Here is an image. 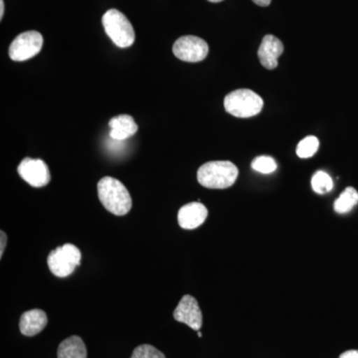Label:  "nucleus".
Returning <instances> with one entry per match:
<instances>
[{"label": "nucleus", "instance_id": "25", "mask_svg": "<svg viewBox=\"0 0 358 358\" xmlns=\"http://www.w3.org/2000/svg\"><path fill=\"white\" fill-rule=\"evenodd\" d=\"M199 338H201V336H202V334L200 333V331H199Z\"/></svg>", "mask_w": 358, "mask_h": 358}, {"label": "nucleus", "instance_id": "5", "mask_svg": "<svg viewBox=\"0 0 358 358\" xmlns=\"http://www.w3.org/2000/svg\"><path fill=\"white\" fill-rule=\"evenodd\" d=\"M81 257V252L75 245L67 243L50 252L47 264L52 274L65 278L72 274L80 265Z\"/></svg>", "mask_w": 358, "mask_h": 358}, {"label": "nucleus", "instance_id": "6", "mask_svg": "<svg viewBox=\"0 0 358 358\" xmlns=\"http://www.w3.org/2000/svg\"><path fill=\"white\" fill-rule=\"evenodd\" d=\"M43 36L37 31L21 33L9 47V57L16 62H22L33 58L41 51Z\"/></svg>", "mask_w": 358, "mask_h": 358}, {"label": "nucleus", "instance_id": "14", "mask_svg": "<svg viewBox=\"0 0 358 358\" xmlns=\"http://www.w3.org/2000/svg\"><path fill=\"white\" fill-rule=\"evenodd\" d=\"M58 358H87V348L83 339L73 336L60 343L57 352Z\"/></svg>", "mask_w": 358, "mask_h": 358}, {"label": "nucleus", "instance_id": "8", "mask_svg": "<svg viewBox=\"0 0 358 358\" xmlns=\"http://www.w3.org/2000/svg\"><path fill=\"white\" fill-rule=\"evenodd\" d=\"M18 173L33 187H43L50 182L51 173L43 160L26 157L18 166Z\"/></svg>", "mask_w": 358, "mask_h": 358}, {"label": "nucleus", "instance_id": "15", "mask_svg": "<svg viewBox=\"0 0 358 358\" xmlns=\"http://www.w3.org/2000/svg\"><path fill=\"white\" fill-rule=\"evenodd\" d=\"M358 204V192L355 188H345V192L339 195L334 202V211L338 214H345L352 211L353 207Z\"/></svg>", "mask_w": 358, "mask_h": 358}, {"label": "nucleus", "instance_id": "12", "mask_svg": "<svg viewBox=\"0 0 358 358\" xmlns=\"http://www.w3.org/2000/svg\"><path fill=\"white\" fill-rule=\"evenodd\" d=\"M48 322L46 313L39 308L27 310L21 315L20 329L25 336H34L45 329Z\"/></svg>", "mask_w": 358, "mask_h": 358}, {"label": "nucleus", "instance_id": "9", "mask_svg": "<svg viewBox=\"0 0 358 358\" xmlns=\"http://www.w3.org/2000/svg\"><path fill=\"white\" fill-rule=\"evenodd\" d=\"M173 317L197 331L201 329L203 322L199 301L190 294H185L179 301L178 307L174 310Z\"/></svg>", "mask_w": 358, "mask_h": 358}, {"label": "nucleus", "instance_id": "3", "mask_svg": "<svg viewBox=\"0 0 358 358\" xmlns=\"http://www.w3.org/2000/svg\"><path fill=\"white\" fill-rule=\"evenodd\" d=\"M263 99L249 89H239L228 94L224 99L226 112L236 117H251L260 114Z\"/></svg>", "mask_w": 358, "mask_h": 358}, {"label": "nucleus", "instance_id": "1", "mask_svg": "<svg viewBox=\"0 0 358 358\" xmlns=\"http://www.w3.org/2000/svg\"><path fill=\"white\" fill-rule=\"evenodd\" d=\"M98 195L103 206L114 215H126L133 206V200L126 186L110 176L99 181Z\"/></svg>", "mask_w": 358, "mask_h": 358}, {"label": "nucleus", "instance_id": "18", "mask_svg": "<svg viewBox=\"0 0 358 358\" xmlns=\"http://www.w3.org/2000/svg\"><path fill=\"white\" fill-rule=\"evenodd\" d=\"M252 169L258 173L270 174L277 169V164L275 159L271 157H258L253 160L251 164Z\"/></svg>", "mask_w": 358, "mask_h": 358}, {"label": "nucleus", "instance_id": "2", "mask_svg": "<svg viewBox=\"0 0 358 358\" xmlns=\"http://www.w3.org/2000/svg\"><path fill=\"white\" fill-rule=\"evenodd\" d=\"M239 171L228 160L210 162L199 167L197 180L202 186L211 189H225L234 185Z\"/></svg>", "mask_w": 358, "mask_h": 358}, {"label": "nucleus", "instance_id": "11", "mask_svg": "<svg viewBox=\"0 0 358 358\" xmlns=\"http://www.w3.org/2000/svg\"><path fill=\"white\" fill-rule=\"evenodd\" d=\"M284 52V45L281 40L273 35H266L259 47L258 57L261 64L268 70L278 67V59Z\"/></svg>", "mask_w": 358, "mask_h": 358}, {"label": "nucleus", "instance_id": "16", "mask_svg": "<svg viewBox=\"0 0 358 358\" xmlns=\"http://www.w3.org/2000/svg\"><path fill=\"white\" fill-rule=\"evenodd\" d=\"M313 192L317 194H326L334 187L333 179L324 171H317L312 178Z\"/></svg>", "mask_w": 358, "mask_h": 358}, {"label": "nucleus", "instance_id": "17", "mask_svg": "<svg viewBox=\"0 0 358 358\" xmlns=\"http://www.w3.org/2000/svg\"><path fill=\"white\" fill-rule=\"evenodd\" d=\"M320 147V141L315 136H310L303 138L296 147V155L301 159H308L315 155Z\"/></svg>", "mask_w": 358, "mask_h": 358}, {"label": "nucleus", "instance_id": "20", "mask_svg": "<svg viewBox=\"0 0 358 358\" xmlns=\"http://www.w3.org/2000/svg\"><path fill=\"white\" fill-rule=\"evenodd\" d=\"M0 241H1V244H0V258H2L7 243V236L6 233H4V231H1V232H0Z\"/></svg>", "mask_w": 358, "mask_h": 358}, {"label": "nucleus", "instance_id": "10", "mask_svg": "<svg viewBox=\"0 0 358 358\" xmlns=\"http://www.w3.org/2000/svg\"><path fill=\"white\" fill-rule=\"evenodd\" d=\"M208 215V210L200 202H192L183 205L178 211L179 226L185 230H192L204 223Z\"/></svg>", "mask_w": 358, "mask_h": 358}, {"label": "nucleus", "instance_id": "24", "mask_svg": "<svg viewBox=\"0 0 358 358\" xmlns=\"http://www.w3.org/2000/svg\"><path fill=\"white\" fill-rule=\"evenodd\" d=\"M208 1L214 2V3H216V2L223 1V0H208Z\"/></svg>", "mask_w": 358, "mask_h": 358}, {"label": "nucleus", "instance_id": "4", "mask_svg": "<svg viewBox=\"0 0 358 358\" xmlns=\"http://www.w3.org/2000/svg\"><path fill=\"white\" fill-rule=\"evenodd\" d=\"M102 22L108 36L120 48H128L134 44L136 34L133 25L124 13L110 9L103 14Z\"/></svg>", "mask_w": 358, "mask_h": 358}, {"label": "nucleus", "instance_id": "7", "mask_svg": "<svg viewBox=\"0 0 358 358\" xmlns=\"http://www.w3.org/2000/svg\"><path fill=\"white\" fill-rule=\"evenodd\" d=\"M173 54L176 57L185 62L197 63L203 61L208 55V44L203 39L196 36H183L173 44Z\"/></svg>", "mask_w": 358, "mask_h": 358}, {"label": "nucleus", "instance_id": "19", "mask_svg": "<svg viewBox=\"0 0 358 358\" xmlns=\"http://www.w3.org/2000/svg\"><path fill=\"white\" fill-rule=\"evenodd\" d=\"M131 358H166L164 353L150 345H141L134 348Z\"/></svg>", "mask_w": 358, "mask_h": 358}, {"label": "nucleus", "instance_id": "23", "mask_svg": "<svg viewBox=\"0 0 358 358\" xmlns=\"http://www.w3.org/2000/svg\"><path fill=\"white\" fill-rule=\"evenodd\" d=\"M4 15V1L3 0H0V20L3 18Z\"/></svg>", "mask_w": 358, "mask_h": 358}, {"label": "nucleus", "instance_id": "21", "mask_svg": "<svg viewBox=\"0 0 358 358\" xmlns=\"http://www.w3.org/2000/svg\"><path fill=\"white\" fill-rule=\"evenodd\" d=\"M339 358H358V350H348L343 352Z\"/></svg>", "mask_w": 358, "mask_h": 358}, {"label": "nucleus", "instance_id": "22", "mask_svg": "<svg viewBox=\"0 0 358 358\" xmlns=\"http://www.w3.org/2000/svg\"><path fill=\"white\" fill-rule=\"evenodd\" d=\"M252 1H253L254 3H256L257 6L265 7L270 6L272 0H252Z\"/></svg>", "mask_w": 358, "mask_h": 358}, {"label": "nucleus", "instance_id": "13", "mask_svg": "<svg viewBox=\"0 0 358 358\" xmlns=\"http://www.w3.org/2000/svg\"><path fill=\"white\" fill-rule=\"evenodd\" d=\"M110 138L115 141H124L138 131V124L134 117L129 115H121L113 117L109 122Z\"/></svg>", "mask_w": 358, "mask_h": 358}]
</instances>
